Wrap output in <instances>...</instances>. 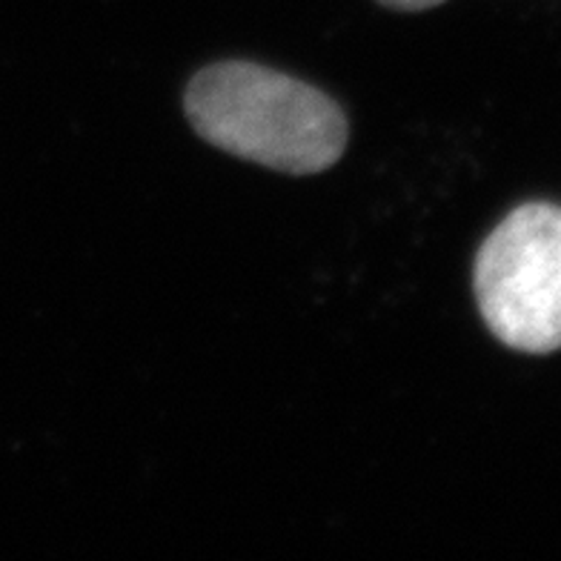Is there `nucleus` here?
<instances>
[{
    "label": "nucleus",
    "mask_w": 561,
    "mask_h": 561,
    "mask_svg": "<svg viewBox=\"0 0 561 561\" xmlns=\"http://www.w3.org/2000/svg\"><path fill=\"white\" fill-rule=\"evenodd\" d=\"M184 110L207 144L287 175H318L347 149V115L333 98L247 60L201 69L186 87Z\"/></svg>",
    "instance_id": "obj_1"
},
{
    "label": "nucleus",
    "mask_w": 561,
    "mask_h": 561,
    "mask_svg": "<svg viewBox=\"0 0 561 561\" xmlns=\"http://www.w3.org/2000/svg\"><path fill=\"white\" fill-rule=\"evenodd\" d=\"M473 287L502 344L533 355L561 350V207L513 209L481 244Z\"/></svg>",
    "instance_id": "obj_2"
},
{
    "label": "nucleus",
    "mask_w": 561,
    "mask_h": 561,
    "mask_svg": "<svg viewBox=\"0 0 561 561\" xmlns=\"http://www.w3.org/2000/svg\"><path fill=\"white\" fill-rule=\"evenodd\" d=\"M381 7H390V9H399V12H424V9H433L444 0H378Z\"/></svg>",
    "instance_id": "obj_3"
}]
</instances>
